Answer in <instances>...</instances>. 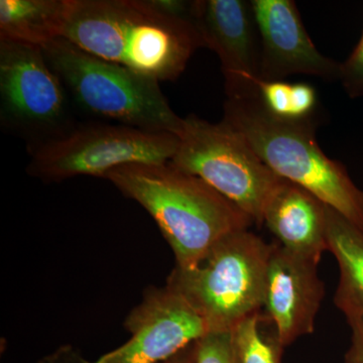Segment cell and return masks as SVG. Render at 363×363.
Segmentation results:
<instances>
[{
    "mask_svg": "<svg viewBox=\"0 0 363 363\" xmlns=\"http://www.w3.org/2000/svg\"><path fill=\"white\" fill-rule=\"evenodd\" d=\"M245 138L277 175L309 191L326 206L363 230V191L342 164L329 159L315 138L311 118L274 116L260 100L259 91L227 98L223 119Z\"/></svg>",
    "mask_w": 363,
    "mask_h": 363,
    "instance_id": "cell-3",
    "label": "cell"
},
{
    "mask_svg": "<svg viewBox=\"0 0 363 363\" xmlns=\"http://www.w3.org/2000/svg\"><path fill=\"white\" fill-rule=\"evenodd\" d=\"M195 363H238L230 331H209L196 341Z\"/></svg>",
    "mask_w": 363,
    "mask_h": 363,
    "instance_id": "cell-17",
    "label": "cell"
},
{
    "mask_svg": "<svg viewBox=\"0 0 363 363\" xmlns=\"http://www.w3.org/2000/svg\"><path fill=\"white\" fill-rule=\"evenodd\" d=\"M351 345L345 355V363H363V322L350 323Z\"/></svg>",
    "mask_w": 363,
    "mask_h": 363,
    "instance_id": "cell-21",
    "label": "cell"
},
{
    "mask_svg": "<svg viewBox=\"0 0 363 363\" xmlns=\"http://www.w3.org/2000/svg\"><path fill=\"white\" fill-rule=\"evenodd\" d=\"M68 93L40 47L0 42V118L35 145L74 125Z\"/></svg>",
    "mask_w": 363,
    "mask_h": 363,
    "instance_id": "cell-8",
    "label": "cell"
},
{
    "mask_svg": "<svg viewBox=\"0 0 363 363\" xmlns=\"http://www.w3.org/2000/svg\"><path fill=\"white\" fill-rule=\"evenodd\" d=\"M104 179L149 212L179 269L197 266L216 243L255 222L206 182L169 162L124 164Z\"/></svg>",
    "mask_w": 363,
    "mask_h": 363,
    "instance_id": "cell-2",
    "label": "cell"
},
{
    "mask_svg": "<svg viewBox=\"0 0 363 363\" xmlns=\"http://www.w3.org/2000/svg\"><path fill=\"white\" fill-rule=\"evenodd\" d=\"M238 363H281L284 347L264 312L250 315L231 330Z\"/></svg>",
    "mask_w": 363,
    "mask_h": 363,
    "instance_id": "cell-16",
    "label": "cell"
},
{
    "mask_svg": "<svg viewBox=\"0 0 363 363\" xmlns=\"http://www.w3.org/2000/svg\"><path fill=\"white\" fill-rule=\"evenodd\" d=\"M70 0H1L0 42L43 48L63 37Z\"/></svg>",
    "mask_w": 363,
    "mask_h": 363,
    "instance_id": "cell-15",
    "label": "cell"
},
{
    "mask_svg": "<svg viewBox=\"0 0 363 363\" xmlns=\"http://www.w3.org/2000/svg\"><path fill=\"white\" fill-rule=\"evenodd\" d=\"M318 260L302 257L281 245H272L262 311L274 327L283 347L314 331L324 297Z\"/></svg>",
    "mask_w": 363,
    "mask_h": 363,
    "instance_id": "cell-12",
    "label": "cell"
},
{
    "mask_svg": "<svg viewBox=\"0 0 363 363\" xmlns=\"http://www.w3.org/2000/svg\"><path fill=\"white\" fill-rule=\"evenodd\" d=\"M252 6L259 35L260 80L281 81L298 74L340 79L341 64L318 51L295 2L252 0Z\"/></svg>",
    "mask_w": 363,
    "mask_h": 363,
    "instance_id": "cell-11",
    "label": "cell"
},
{
    "mask_svg": "<svg viewBox=\"0 0 363 363\" xmlns=\"http://www.w3.org/2000/svg\"><path fill=\"white\" fill-rule=\"evenodd\" d=\"M169 164L202 179L262 224L267 203L283 178L260 160L245 138L224 121L211 123L189 116Z\"/></svg>",
    "mask_w": 363,
    "mask_h": 363,
    "instance_id": "cell-6",
    "label": "cell"
},
{
    "mask_svg": "<svg viewBox=\"0 0 363 363\" xmlns=\"http://www.w3.org/2000/svg\"><path fill=\"white\" fill-rule=\"evenodd\" d=\"M272 245L245 230L227 235L192 269L175 267L167 286L187 301L209 331H230L262 311Z\"/></svg>",
    "mask_w": 363,
    "mask_h": 363,
    "instance_id": "cell-5",
    "label": "cell"
},
{
    "mask_svg": "<svg viewBox=\"0 0 363 363\" xmlns=\"http://www.w3.org/2000/svg\"><path fill=\"white\" fill-rule=\"evenodd\" d=\"M327 247L337 259L340 279L334 302L351 322H363V230L327 206Z\"/></svg>",
    "mask_w": 363,
    "mask_h": 363,
    "instance_id": "cell-14",
    "label": "cell"
},
{
    "mask_svg": "<svg viewBox=\"0 0 363 363\" xmlns=\"http://www.w3.org/2000/svg\"><path fill=\"white\" fill-rule=\"evenodd\" d=\"M191 23L204 47L216 52L220 59L227 97L257 92L262 81L260 44L252 1H192Z\"/></svg>",
    "mask_w": 363,
    "mask_h": 363,
    "instance_id": "cell-10",
    "label": "cell"
},
{
    "mask_svg": "<svg viewBox=\"0 0 363 363\" xmlns=\"http://www.w3.org/2000/svg\"><path fill=\"white\" fill-rule=\"evenodd\" d=\"M124 326L130 340L94 363H160L209 332L187 301L167 286L147 291Z\"/></svg>",
    "mask_w": 363,
    "mask_h": 363,
    "instance_id": "cell-9",
    "label": "cell"
},
{
    "mask_svg": "<svg viewBox=\"0 0 363 363\" xmlns=\"http://www.w3.org/2000/svg\"><path fill=\"white\" fill-rule=\"evenodd\" d=\"M196 342L191 344L185 350L177 353L173 357L160 363H195Z\"/></svg>",
    "mask_w": 363,
    "mask_h": 363,
    "instance_id": "cell-22",
    "label": "cell"
},
{
    "mask_svg": "<svg viewBox=\"0 0 363 363\" xmlns=\"http://www.w3.org/2000/svg\"><path fill=\"white\" fill-rule=\"evenodd\" d=\"M340 80L351 97L363 96V33L350 58L341 64Z\"/></svg>",
    "mask_w": 363,
    "mask_h": 363,
    "instance_id": "cell-19",
    "label": "cell"
},
{
    "mask_svg": "<svg viewBox=\"0 0 363 363\" xmlns=\"http://www.w3.org/2000/svg\"><path fill=\"white\" fill-rule=\"evenodd\" d=\"M315 105H316V92L312 86L305 83L292 84L290 119L310 118Z\"/></svg>",
    "mask_w": 363,
    "mask_h": 363,
    "instance_id": "cell-20",
    "label": "cell"
},
{
    "mask_svg": "<svg viewBox=\"0 0 363 363\" xmlns=\"http://www.w3.org/2000/svg\"><path fill=\"white\" fill-rule=\"evenodd\" d=\"M42 49L68 95L88 113L140 130L180 136L184 118L169 106L159 81L93 56L64 38Z\"/></svg>",
    "mask_w": 363,
    "mask_h": 363,
    "instance_id": "cell-4",
    "label": "cell"
},
{
    "mask_svg": "<svg viewBox=\"0 0 363 363\" xmlns=\"http://www.w3.org/2000/svg\"><path fill=\"white\" fill-rule=\"evenodd\" d=\"M64 39L98 58L157 81H173L204 47L190 21L150 0H70Z\"/></svg>",
    "mask_w": 363,
    "mask_h": 363,
    "instance_id": "cell-1",
    "label": "cell"
},
{
    "mask_svg": "<svg viewBox=\"0 0 363 363\" xmlns=\"http://www.w3.org/2000/svg\"><path fill=\"white\" fill-rule=\"evenodd\" d=\"M179 136L123 124L73 125L45 142L28 145V173L44 181L78 176L104 178L128 164H164L175 156Z\"/></svg>",
    "mask_w": 363,
    "mask_h": 363,
    "instance_id": "cell-7",
    "label": "cell"
},
{
    "mask_svg": "<svg viewBox=\"0 0 363 363\" xmlns=\"http://www.w3.org/2000/svg\"><path fill=\"white\" fill-rule=\"evenodd\" d=\"M257 88L260 100L272 113L290 119L292 84L283 81H259Z\"/></svg>",
    "mask_w": 363,
    "mask_h": 363,
    "instance_id": "cell-18",
    "label": "cell"
},
{
    "mask_svg": "<svg viewBox=\"0 0 363 363\" xmlns=\"http://www.w3.org/2000/svg\"><path fill=\"white\" fill-rule=\"evenodd\" d=\"M262 223L294 253L321 259L327 247V206L309 191L285 179L264 208Z\"/></svg>",
    "mask_w": 363,
    "mask_h": 363,
    "instance_id": "cell-13",
    "label": "cell"
}]
</instances>
